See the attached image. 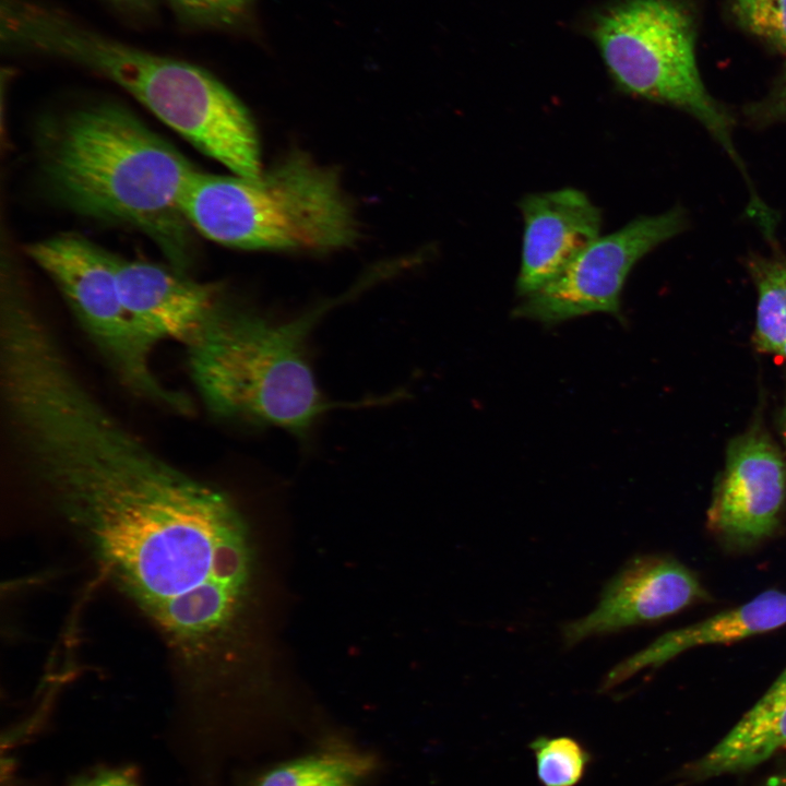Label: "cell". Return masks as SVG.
<instances>
[{"label": "cell", "instance_id": "cell-20", "mask_svg": "<svg viewBox=\"0 0 786 786\" xmlns=\"http://www.w3.org/2000/svg\"><path fill=\"white\" fill-rule=\"evenodd\" d=\"M784 66L769 92L743 108L747 122L758 129L786 123V50Z\"/></svg>", "mask_w": 786, "mask_h": 786}, {"label": "cell", "instance_id": "cell-1", "mask_svg": "<svg viewBox=\"0 0 786 786\" xmlns=\"http://www.w3.org/2000/svg\"><path fill=\"white\" fill-rule=\"evenodd\" d=\"M32 476L106 574L184 654L205 652L229 631L253 556L224 491L167 462L105 407L56 428Z\"/></svg>", "mask_w": 786, "mask_h": 786}, {"label": "cell", "instance_id": "cell-23", "mask_svg": "<svg viewBox=\"0 0 786 786\" xmlns=\"http://www.w3.org/2000/svg\"><path fill=\"white\" fill-rule=\"evenodd\" d=\"M779 429H781V437H782L783 445L785 449V457H786V401H785V404H784V407H783L782 414H781Z\"/></svg>", "mask_w": 786, "mask_h": 786}, {"label": "cell", "instance_id": "cell-2", "mask_svg": "<svg viewBox=\"0 0 786 786\" xmlns=\"http://www.w3.org/2000/svg\"><path fill=\"white\" fill-rule=\"evenodd\" d=\"M39 167L53 198L76 214L130 226L171 266L194 260L181 200L199 170L129 109L98 103L72 109L40 131Z\"/></svg>", "mask_w": 786, "mask_h": 786}, {"label": "cell", "instance_id": "cell-22", "mask_svg": "<svg viewBox=\"0 0 786 786\" xmlns=\"http://www.w3.org/2000/svg\"><path fill=\"white\" fill-rule=\"evenodd\" d=\"M110 2L129 10L146 11L154 3V0H109Z\"/></svg>", "mask_w": 786, "mask_h": 786}, {"label": "cell", "instance_id": "cell-21", "mask_svg": "<svg viewBox=\"0 0 786 786\" xmlns=\"http://www.w3.org/2000/svg\"><path fill=\"white\" fill-rule=\"evenodd\" d=\"M72 786H136V783L124 771L110 769L82 776Z\"/></svg>", "mask_w": 786, "mask_h": 786}, {"label": "cell", "instance_id": "cell-6", "mask_svg": "<svg viewBox=\"0 0 786 786\" xmlns=\"http://www.w3.org/2000/svg\"><path fill=\"white\" fill-rule=\"evenodd\" d=\"M591 35L621 91L691 116L741 175L748 202L761 201L735 144V119L700 75L695 16L686 1L621 0L596 15Z\"/></svg>", "mask_w": 786, "mask_h": 786}, {"label": "cell", "instance_id": "cell-12", "mask_svg": "<svg viewBox=\"0 0 786 786\" xmlns=\"http://www.w3.org/2000/svg\"><path fill=\"white\" fill-rule=\"evenodd\" d=\"M519 206L524 231L515 287L525 297L558 276L600 236L602 213L575 188L531 193Z\"/></svg>", "mask_w": 786, "mask_h": 786}, {"label": "cell", "instance_id": "cell-11", "mask_svg": "<svg viewBox=\"0 0 786 786\" xmlns=\"http://www.w3.org/2000/svg\"><path fill=\"white\" fill-rule=\"evenodd\" d=\"M117 284L130 323L153 348L167 340L187 346L227 296L222 286L198 282L170 264L123 258Z\"/></svg>", "mask_w": 786, "mask_h": 786}, {"label": "cell", "instance_id": "cell-5", "mask_svg": "<svg viewBox=\"0 0 786 786\" xmlns=\"http://www.w3.org/2000/svg\"><path fill=\"white\" fill-rule=\"evenodd\" d=\"M181 205L195 231L239 249L322 251L357 237L337 175L300 153L252 178L198 170Z\"/></svg>", "mask_w": 786, "mask_h": 786}, {"label": "cell", "instance_id": "cell-9", "mask_svg": "<svg viewBox=\"0 0 786 786\" xmlns=\"http://www.w3.org/2000/svg\"><path fill=\"white\" fill-rule=\"evenodd\" d=\"M725 469L707 511L708 527L738 546L769 537L778 524L786 495V464L759 428L734 438Z\"/></svg>", "mask_w": 786, "mask_h": 786}, {"label": "cell", "instance_id": "cell-10", "mask_svg": "<svg viewBox=\"0 0 786 786\" xmlns=\"http://www.w3.org/2000/svg\"><path fill=\"white\" fill-rule=\"evenodd\" d=\"M706 597L696 576L676 559L639 556L605 585L588 615L561 628L564 646L660 620Z\"/></svg>", "mask_w": 786, "mask_h": 786}, {"label": "cell", "instance_id": "cell-14", "mask_svg": "<svg viewBox=\"0 0 786 786\" xmlns=\"http://www.w3.org/2000/svg\"><path fill=\"white\" fill-rule=\"evenodd\" d=\"M786 749V668L733 729L688 769L701 781L749 771Z\"/></svg>", "mask_w": 786, "mask_h": 786}, {"label": "cell", "instance_id": "cell-7", "mask_svg": "<svg viewBox=\"0 0 786 786\" xmlns=\"http://www.w3.org/2000/svg\"><path fill=\"white\" fill-rule=\"evenodd\" d=\"M29 258L50 277L114 376L131 393L176 414L193 410L191 398L155 374L150 346L133 329L122 306L118 255L73 234L27 247Z\"/></svg>", "mask_w": 786, "mask_h": 786}, {"label": "cell", "instance_id": "cell-8", "mask_svg": "<svg viewBox=\"0 0 786 786\" xmlns=\"http://www.w3.org/2000/svg\"><path fill=\"white\" fill-rule=\"evenodd\" d=\"M688 225L687 212L676 206L599 236L558 276L523 297L514 315L545 324L593 312L619 315L621 290L635 263Z\"/></svg>", "mask_w": 786, "mask_h": 786}, {"label": "cell", "instance_id": "cell-19", "mask_svg": "<svg viewBox=\"0 0 786 786\" xmlns=\"http://www.w3.org/2000/svg\"><path fill=\"white\" fill-rule=\"evenodd\" d=\"M175 14L192 26L221 27L240 22L253 0H166Z\"/></svg>", "mask_w": 786, "mask_h": 786}, {"label": "cell", "instance_id": "cell-25", "mask_svg": "<svg viewBox=\"0 0 786 786\" xmlns=\"http://www.w3.org/2000/svg\"><path fill=\"white\" fill-rule=\"evenodd\" d=\"M778 355L786 359V343L784 344Z\"/></svg>", "mask_w": 786, "mask_h": 786}, {"label": "cell", "instance_id": "cell-13", "mask_svg": "<svg viewBox=\"0 0 786 786\" xmlns=\"http://www.w3.org/2000/svg\"><path fill=\"white\" fill-rule=\"evenodd\" d=\"M786 624V593L770 590L747 604L694 624L667 632L614 667L602 690L611 689L644 668L658 667L695 646L729 643Z\"/></svg>", "mask_w": 786, "mask_h": 786}, {"label": "cell", "instance_id": "cell-15", "mask_svg": "<svg viewBox=\"0 0 786 786\" xmlns=\"http://www.w3.org/2000/svg\"><path fill=\"white\" fill-rule=\"evenodd\" d=\"M376 769L373 754L333 743L272 766L250 786H362Z\"/></svg>", "mask_w": 786, "mask_h": 786}, {"label": "cell", "instance_id": "cell-16", "mask_svg": "<svg viewBox=\"0 0 786 786\" xmlns=\"http://www.w3.org/2000/svg\"><path fill=\"white\" fill-rule=\"evenodd\" d=\"M767 253L750 254L747 264L757 289L754 343L779 354L786 343V255L777 242Z\"/></svg>", "mask_w": 786, "mask_h": 786}, {"label": "cell", "instance_id": "cell-24", "mask_svg": "<svg viewBox=\"0 0 786 786\" xmlns=\"http://www.w3.org/2000/svg\"><path fill=\"white\" fill-rule=\"evenodd\" d=\"M764 786H786V771L769 778Z\"/></svg>", "mask_w": 786, "mask_h": 786}, {"label": "cell", "instance_id": "cell-3", "mask_svg": "<svg viewBox=\"0 0 786 786\" xmlns=\"http://www.w3.org/2000/svg\"><path fill=\"white\" fill-rule=\"evenodd\" d=\"M1 38L9 47L59 57L112 81L234 175L263 171L248 110L204 69L123 44L27 0H2Z\"/></svg>", "mask_w": 786, "mask_h": 786}, {"label": "cell", "instance_id": "cell-18", "mask_svg": "<svg viewBox=\"0 0 786 786\" xmlns=\"http://www.w3.org/2000/svg\"><path fill=\"white\" fill-rule=\"evenodd\" d=\"M735 23L770 47L786 50V0H728Z\"/></svg>", "mask_w": 786, "mask_h": 786}, {"label": "cell", "instance_id": "cell-4", "mask_svg": "<svg viewBox=\"0 0 786 786\" xmlns=\"http://www.w3.org/2000/svg\"><path fill=\"white\" fill-rule=\"evenodd\" d=\"M345 298L275 320L228 296L186 346L193 385L216 418L252 428H278L307 441L323 415L338 407L392 402L389 396L337 403L320 390L309 341L321 319Z\"/></svg>", "mask_w": 786, "mask_h": 786}, {"label": "cell", "instance_id": "cell-17", "mask_svg": "<svg viewBox=\"0 0 786 786\" xmlns=\"http://www.w3.org/2000/svg\"><path fill=\"white\" fill-rule=\"evenodd\" d=\"M537 777L543 786H575L584 776L591 755L575 739L539 736L531 745Z\"/></svg>", "mask_w": 786, "mask_h": 786}]
</instances>
